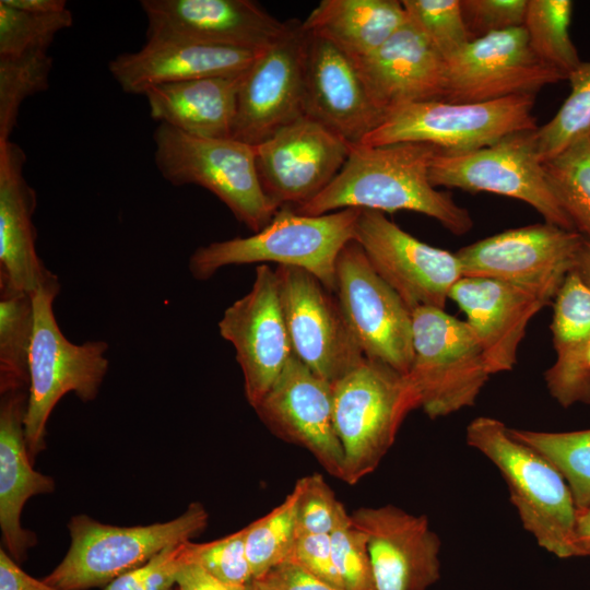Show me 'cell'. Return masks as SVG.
Returning a JSON list of instances; mask_svg holds the SVG:
<instances>
[{"label": "cell", "instance_id": "1", "mask_svg": "<svg viewBox=\"0 0 590 590\" xmlns=\"http://www.w3.org/2000/svg\"><path fill=\"white\" fill-rule=\"evenodd\" d=\"M438 148L420 142L379 146L352 145L334 179L314 199L294 208L306 215H322L343 209L393 213L413 211L438 221L455 235L473 226L469 211L429 180Z\"/></svg>", "mask_w": 590, "mask_h": 590}, {"label": "cell", "instance_id": "2", "mask_svg": "<svg viewBox=\"0 0 590 590\" xmlns=\"http://www.w3.org/2000/svg\"><path fill=\"white\" fill-rule=\"evenodd\" d=\"M361 209H343L306 215L291 205L278 209L270 222L248 237H235L198 247L188 268L199 281L227 266L274 262L314 274L334 293L335 263L343 247L355 236Z\"/></svg>", "mask_w": 590, "mask_h": 590}, {"label": "cell", "instance_id": "3", "mask_svg": "<svg viewBox=\"0 0 590 590\" xmlns=\"http://www.w3.org/2000/svg\"><path fill=\"white\" fill-rule=\"evenodd\" d=\"M467 442L499 470L523 528L536 543L559 558L576 556L577 507L559 471L493 417L474 418Z\"/></svg>", "mask_w": 590, "mask_h": 590}, {"label": "cell", "instance_id": "4", "mask_svg": "<svg viewBox=\"0 0 590 590\" xmlns=\"http://www.w3.org/2000/svg\"><path fill=\"white\" fill-rule=\"evenodd\" d=\"M59 291L54 274L31 294L34 324L24 429L32 461L46 447L47 422L60 399L72 392L83 402L95 400L109 367L105 341L74 344L62 334L52 308Z\"/></svg>", "mask_w": 590, "mask_h": 590}, {"label": "cell", "instance_id": "5", "mask_svg": "<svg viewBox=\"0 0 590 590\" xmlns=\"http://www.w3.org/2000/svg\"><path fill=\"white\" fill-rule=\"evenodd\" d=\"M333 422L344 455L343 482L375 471L420 397L408 378L366 357L332 384Z\"/></svg>", "mask_w": 590, "mask_h": 590}, {"label": "cell", "instance_id": "6", "mask_svg": "<svg viewBox=\"0 0 590 590\" xmlns=\"http://www.w3.org/2000/svg\"><path fill=\"white\" fill-rule=\"evenodd\" d=\"M208 520L206 509L197 502L173 520L148 526L117 527L87 515L73 516L68 523L69 551L43 580L61 590L106 586L165 548L191 541L206 528Z\"/></svg>", "mask_w": 590, "mask_h": 590}, {"label": "cell", "instance_id": "7", "mask_svg": "<svg viewBox=\"0 0 590 590\" xmlns=\"http://www.w3.org/2000/svg\"><path fill=\"white\" fill-rule=\"evenodd\" d=\"M153 140L154 161L164 179L209 190L252 233L278 211L261 186L256 146L234 138L191 135L165 123L155 129Z\"/></svg>", "mask_w": 590, "mask_h": 590}, {"label": "cell", "instance_id": "8", "mask_svg": "<svg viewBox=\"0 0 590 590\" xmlns=\"http://www.w3.org/2000/svg\"><path fill=\"white\" fill-rule=\"evenodd\" d=\"M534 95L484 103L444 99L409 103L390 110L359 144L427 143L444 152H467L492 145L517 132L535 130Z\"/></svg>", "mask_w": 590, "mask_h": 590}, {"label": "cell", "instance_id": "9", "mask_svg": "<svg viewBox=\"0 0 590 590\" xmlns=\"http://www.w3.org/2000/svg\"><path fill=\"white\" fill-rule=\"evenodd\" d=\"M413 361L408 378L429 418L474 405L489 379L482 349L465 321L435 307L412 311Z\"/></svg>", "mask_w": 590, "mask_h": 590}, {"label": "cell", "instance_id": "10", "mask_svg": "<svg viewBox=\"0 0 590 590\" xmlns=\"http://www.w3.org/2000/svg\"><path fill=\"white\" fill-rule=\"evenodd\" d=\"M533 131L509 134L467 152L438 151L429 168L432 185L470 192H492L523 201L544 222L568 231L574 226L555 197L540 161Z\"/></svg>", "mask_w": 590, "mask_h": 590}, {"label": "cell", "instance_id": "11", "mask_svg": "<svg viewBox=\"0 0 590 590\" xmlns=\"http://www.w3.org/2000/svg\"><path fill=\"white\" fill-rule=\"evenodd\" d=\"M334 294L364 356L408 375L414 355L412 311L355 239L338 256Z\"/></svg>", "mask_w": 590, "mask_h": 590}, {"label": "cell", "instance_id": "12", "mask_svg": "<svg viewBox=\"0 0 590 590\" xmlns=\"http://www.w3.org/2000/svg\"><path fill=\"white\" fill-rule=\"evenodd\" d=\"M582 239L576 231L544 222L504 231L455 253L462 276L509 283L548 305L575 269Z\"/></svg>", "mask_w": 590, "mask_h": 590}, {"label": "cell", "instance_id": "13", "mask_svg": "<svg viewBox=\"0 0 590 590\" xmlns=\"http://www.w3.org/2000/svg\"><path fill=\"white\" fill-rule=\"evenodd\" d=\"M275 273L293 354L335 382L365 357L335 294L304 269L276 266Z\"/></svg>", "mask_w": 590, "mask_h": 590}, {"label": "cell", "instance_id": "14", "mask_svg": "<svg viewBox=\"0 0 590 590\" xmlns=\"http://www.w3.org/2000/svg\"><path fill=\"white\" fill-rule=\"evenodd\" d=\"M444 101L484 103L534 95L567 78L532 50L523 26L471 39L445 59Z\"/></svg>", "mask_w": 590, "mask_h": 590}, {"label": "cell", "instance_id": "15", "mask_svg": "<svg viewBox=\"0 0 590 590\" xmlns=\"http://www.w3.org/2000/svg\"><path fill=\"white\" fill-rule=\"evenodd\" d=\"M354 239L411 311L445 309L452 286L462 278L456 253L423 243L382 212L361 209Z\"/></svg>", "mask_w": 590, "mask_h": 590}, {"label": "cell", "instance_id": "16", "mask_svg": "<svg viewBox=\"0 0 590 590\" xmlns=\"http://www.w3.org/2000/svg\"><path fill=\"white\" fill-rule=\"evenodd\" d=\"M307 33L288 21L286 32L258 52L244 73L233 138L258 145L304 116V62Z\"/></svg>", "mask_w": 590, "mask_h": 590}, {"label": "cell", "instance_id": "17", "mask_svg": "<svg viewBox=\"0 0 590 590\" xmlns=\"http://www.w3.org/2000/svg\"><path fill=\"white\" fill-rule=\"evenodd\" d=\"M217 326L235 349L245 396L255 410L293 354L275 269L258 266L251 290L224 310Z\"/></svg>", "mask_w": 590, "mask_h": 590}, {"label": "cell", "instance_id": "18", "mask_svg": "<svg viewBox=\"0 0 590 590\" xmlns=\"http://www.w3.org/2000/svg\"><path fill=\"white\" fill-rule=\"evenodd\" d=\"M352 144L304 115L256 145L261 186L279 209L299 206L338 175Z\"/></svg>", "mask_w": 590, "mask_h": 590}, {"label": "cell", "instance_id": "19", "mask_svg": "<svg viewBox=\"0 0 590 590\" xmlns=\"http://www.w3.org/2000/svg\"><path fill=\"white\" fill-rule=\"evenodd\" d=\"M255 411L274 435L305 448L327 472L343 480L344 455L334 428L332 384L292 354Z\"/></svg>", "mask_w": 590, "mask_h": 590}, {"label": "cell", "instance_id": "20", "mask_svg": "<svg viewBox=\"0 0 590 590\" xmlns=\"http://www.w3.org/2000/svg\"><path fill=\"white\" fill-rule=\"evenodd\" d=\"M148 37L261 51L287 30L250 0H142Z\"/></svg>", "mask_w": 590, "mask_h": 590}, {"label": "cell", "instance_id": "21", "mask_svg": "<svg viewBox=\"0 0 590 590\" xmlns=\"http://www.w3.org/2000/svg\"><path fill=\"white\" fill-rule=\"evenodd\" d=\"M306 33L304 114L347 143L359 144L387 113L345 52L329 39Z\"/></svg>", "mask_w": 590, "mask_h": 590}, {"label": "cell", "instance_id": "22", "mask_svg": "<svg viewBox=\"0 0 590 590\" xmlns=\"http://www.w3.org/2000/svg\"><path fill=\"white\" fill-rule=\"evenodd\" d=\"M366 535L377 590H426L440 578V540L426 516L393 506L351 514Z\"/></svg>", "mask_w": 590, "mask_h": 590}, {"label": "cell", "instance_id": "23", "mask_svg": "<svg viewBox=\"0 0 590 590\" xmlns=\"http://www.w3.org/2000/svg\"><path fill=\"white\" fill-rule=\"evenodd\" d=\"M449 299L465 314L491 375L514 368L529 321L547 305L522 287L468 276L452 286Z\"/></svg>", "mask_w": 590, "mask_h": 590}, {"label": "cell", "instance_id": "24", "mask_svg": "<svg viewBox=\"0 0 590 590\" xmlns=\"http://www.w3.org/2000/svg\"><path fill=\"white\" fill-rule=\"evenodd\" d=\"M354 63L387 114L409 103L444 98L445 59L409 19L378 49Z\"/></svg>", "mask_w": 590, "mask_h": 590}, {"label": "cell", "instance_id": "25", "mask_svg": "<svg viewBox=\"0 0 590 590\" xmlns=\"http://www.w3.org/2000/svg\"><path fill=\"white\" fill-rule=\"evenodd\" d=\"M258 52L148 37L139 50L113 58L108 70L125 93L143 95L161 84L241 74Z\"/></svg>", "mask_w": 590, "mask_h": 590}, {"label": "cell", "instance_id": "26", "mask_svg": "<svg viewBox=\"0 0 590 590\" xmlns=\"http://www.w3.org/2000/svg\"><path fill=\"white\" fill-rule=\"evenodd\" d=\"M0 393V528L7 553L22 563L37 541L22 527L24 505L35 495L54 492L55 482L32 467L24 429L28 388Z\"/></svg>", "mask_w": 590, "mask_h": 590}, {"label": "cell", "instance_id": "27", "mask_svg": "<svg viewBox=\"0 0 590 590\" xmlns=\"http://www.w3.org/2000/svg\"><path fill=\"white\" fill-rule=\"evenodd\" d=\"M25 162L16 143L0 142V283L33 294L54 273L36 251L37 202L24 176Z\"/></svg>", "mask_w": 590, "mask_h": 590}, {"label": "cell", "instance_id": "28", "mask_svg": "<svg viewBox=\"0 0 590 590\" xmlns=\"http://www.w3.org/2000/svg\"><path fill=\"white\" fill-rule=\"evenodd\" d=\"M244 73L161 84L143 95L160 123L201 138H233Z\"/></svg>", "mask_w": 590, "mask_h": 590}, {"label": "cell", "instance_id": "29", "mask_svg": "<svg viewBox=\"0 0 590 590\" xmlns=\"http://www.w3.org/2000/svg\"><path fill=\"white\" fill-rule=\"evenodd\" d=\"M406 21L398 0H322L302 27L329 39L356 61L378 49Z\"/></svg>", "mask_w": 590, "mask_h": 590}, {"label": "cell", "instance_id": "30", "mask_svg": "<svg viewBox=\"0 0 590 590\" xmlns=\"http://www.w3.org/2000/svg\"><path fill=\"white\" fill-rule=\"evenodd\" d=\"M33 324L31 294L0 283V391L28 388Z\"/></svg>", "mask_w": 590, "mask_h": 590}, {"label": "cell", "instance_id": "31", "mask_svg": "<svg viewBox=\"0 0 590 590\" xmlns=\"http://www.w3.org/2000/svg\"><path fill=\"white\" fill-rule=\"evenodd\" d=\"M542 164L574 229L590 239V132Z\"/></svg>", "mask_w": 590, "mask_h": 590}, {"label": "cell", "instance_id": "32", "mask_svg": "<svg viewBox=\"0 0 590 590\" xmlns=\"http://www.w3.org/2000/svg\"><path fill=\"white\" fill-rule=\"evenodd\" d=\"M570 0H528L523 27L534 54L566 78L582 62L569 27Z\"/></svg>", "mask_w": 590, "mask_h": 590}, {"label": "cell", "instance_id": "33", "mask_svg": "<svg viewBox=\"0 0 590 590\" xmlns=\"http://www.w3.org/2000/svg\"><path fill=\"white\" fill-rule=\"evenodd\" d=\"M300 491L298 480L283 503L245 527L252 580L290 560L297 539L296 514Z\"/></svg>", "mask_w": 590, "mask_h": 590}, {"label": "cell", "instance_id": "34", "mask_svg": "<svg viewBox=\"0 0 590 590\" xmlns=\"http://www.w3.org/2000/svg\"><path fill=\"white\" fill-rule=\"evenodd\" d=\"M509 432L559 471L573 493L577 510L590 506V429L553 433L509 428Z\"/></svg>", "mask_w": 590, "mask_h": 590}, {"label": "cell", "instance_id": "35", "mask_svg": "<svg viewBox=\"0 0 590 590\" xmlns=\"http://www.w3.org/2000/svg\"><path fill=\"white\" fill-rule=\"evenodd\" d=\"M51 68L48 49L0 56V142L10 140L23 102L49 87Z\"/></svg>", "mask_w": 590, "mask_h": 590}, {"label": "cell", "instance_id": "36", "mask_svg": "<svg viewBox=\"0 0 590 590\" xmlns=\"http://www.w3.org/2000/svg\"><path fill=\"white\" fill-rule=\"evenodd\" d=\"M567 81L570 93L554 117L533 131L535 150L543 163L590 132V61H582Z\"/></svg>", "mask_w": 590, "mask_h": 590}, {"label": "cell", "instance_id": "37", "mask_svg": "<svg viewBox=\"0 0 590 590\" xmlns=\"http://www.w3.org/2000/svg\"><path fill=\"white\" fill-rule=\"evenodd\" d=\"M72 24L70 10L37 14L14 9L0 0V56L49 49L55 36Z\"/></svg>", "mask_w": 590, "mask_h": 590}, {"label": "cell", "instance_id": "38", "mask_svg": "<svg viewBox=\"0 0 590 590\" xmlns=\"http://www.w3.org/2000/svg\"><path fill=\"white\" fill-rule=\"evenodd\" d=\"M408 19L447 59L471 37L461 11L460 0H403Z\"/></svg>", "mask_w": 590, "mask_h": 590}, {"label": "cell", "instance_id": "39", "mask_svg": "<svg viewBox=\"0 0 590 590\" xmlns=\"http://www.w3.org/2000/svg\"><path fill=\"white\" fill-rule=\"evenodd\" d=\"M332 557L344 590H377L366 535L344 505L330 533Z\"/></svg>", "mask_w": 590, "mask_h": 590}, {"label": "cell", "instance_id": "40", "mask_svg": "<svg viewBox=\"0 0 590 590\" xmlns=\"http://www.w3.org/2000/svg\"><path fill=\"white\" fill-rule=\"evenodd\" d=\"M553 303L551 331L555 351L590 337V285L575 270L567 274Z\"/></svg>", "mask_w": 590, "mask_h": 590}, {"label": "cell", "instance_id": "41", "mask_svg": "<svg viewBox=\"0 0 590 590\" xmlns=\"http://www.w3.org/2000/svg\"><path fill=\"white\" fill-rule=\"evenodd\" d=\"M186 558L219 580L247 586L252 574L246 551V528L208 543L186 542Z\"/></svg>", "mask_w": 590, "mask_h": 590}, {"label": "cell", "instance_id": "42", "mask_svg": "<svg viewBox=\"0 0 590 590\" xmlns=\"http://www.w3.org/2000/svg\"><path fill=\"white\" fill-rule=\"evenodd\" d=\"M544 379L550 394L563 408L590 403V337L556 351Z\"/></svg>", "mask_w": 590, "mask_h": 590}, {"label": "cell", "instance_id": "43", "mask_svg": "<svg viewBox=\"0 0 590 590\" xmlns=\"http://www.w3.org/2000/svg\"><path fill=\"white\" fill-rule=\"evenodd\" d=\"M302 491L297 505L296 526L299 534H330L342 503L321 474L299 479Z\"/></svg>", "mask_w": 590, "mask_h": 590}, {"label": "cell", "instance_id": "44", "mask_svg": "<svg viewBox=\"0 0 590 590\" xmlns=\"http://www.w3.org/2000/svg\"><path fill=\"white\" fill-rule=\"evenodd\" d=\"M528 0H460L471 39L523 26Z\"/></svg>", "mask_w": 590, "mask_h": 590}, {"label": "cell", "instance_id": "45", "mask_svg": "<svg viewBox=\"0 0 590 590\" xmlns=\"http://www.w3.org/2000/svg\"><path fill=\"white\" fill-rule=\"evenodd\" d=\"M185 544L165 548L143 566L114 579L104 590H173L185 562Z\"/></svg>", "mask_w": 590, "mask_h": 590}, {"label": "cell", "instance_id": "46", "mask_svg": "<svg viewBox=\"0 0 590 590\" xmlns=\"http://www.w3.org/2000/svg\"><path fill=\"white\" fill-rule=\"evenodd\" d=\"M288 562L295 563L318 579L344 590L333 563L330 534L297 535Z\"/></svg>", "mask_w": 590, "mask_h": 590}, {"label": "cell", "instance_id": "47", "mask_svg": "<svg viewBox=\"0 0 590 590\" xmlns=\"http://www.w3.org/2000/svg\"><path fill=\"white\" fill-rule=\"evenodd\" d=\"M268 590H341L312 576L298 565L285 562L258 579Z\"/></svg>", "mask_w": 590, "mask_h": 590}, {"label": "cell", "instance_id": "48", "mask_svg": "<svg viewBox=\"0 0 590 590\" xmlns=\"http://www.w3.org/2000/svg\"><path fill=\"white\" fill-rule=\"evenodd\" d=\"M186 545V544H185ZM175 590H250L247 586L229 585L213 577L197 563L186 558L177 575Z\"/></svg>", "mask_w": 590, "mask_h": 590}, {"label": "cell", "instance_id": "49", "mask_svg": "<svg viewBox=\"0 0 590 590\" xmlns=\"http://www.w3.org/2000/svg\"><path fill=\"white\" fill-rule=\"evenodd\" d=\"M0 590H61L39 581L24 570L7 553L5 550H0Z\"/></svg>", "mask_w": 590, "mask_h": 590}, {"label": "cell", "instance_id": "50", "mask_svg": "<svg viewBox=\"0 0 590 590\" xmlns=\"http://www.w3.org/2000/svg\"><path fill=\"white\" fill-rule=\"evenodd\" d=\"M5 4L30 13L54 14L66 10L64 0H2Z\"/></svg>", "mask_w": 590, "mask_h": 590}, {"label": "cell", "instance_id": "51", "mask_svg": "<svg viewBox=\"0 0 590 590\" xmlns=\"http://www.w3.org/2000/svg\"><path fill=\"white\" fill-rule=\"evenodd\" d=\"M575 553L576 556H590V506L577 510Z\"/></svg>", "mask_w": 590, "mask_h": 590}, {"label": "cell", "instance_id": "52", "mask_svg": "<svg viewBox=\"0 0 590 590\" xmlns=\"http://www.w3.org/2000/svg\"><path fill=\"white\" fill-rule=\"evenodd\" d=\"M574 270L590 285V239L583 237Z\"/></svg>", "mask_w": 590, "mask_h": 590}, {"label": "cell", "instance_id": "53", "mask_svg": "<svg viewBox=\"0 0 590 590\" xmlns=\"http://www.w3.org/2000/svg\"><path fill=\"white\" fill-rule=\"evenodd\" d=\"M250 590H268L264 586H262L259 581L252 580L250 582Z\"/></svg>", "mask_w": 590, "mask_h": 590}]
</instances>
